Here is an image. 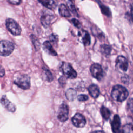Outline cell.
Listing matches in <instances>:
<instances>
[{"label":"cell","instance_id":"obj_1","mask_svg":"<svg viewBox=\"0 0 133 133\" xmlns=\"http://www.w3.org/2000/svg\"><path fill=\"white\" fill-rule=\"evenodd\" d=\"M128 96L127 89L121 85H115L111 91V97L115 101L122 102L127 99Z\"/></svg>","mask_w":133,"mask_h":133},{"label":"cell","instance_id":"obj_2","mask_svg":"<svg viewBox=\"0 0 133 133\" xmlns=\"http://www.w3.org/2000/svg\"><path fill=\"white\" fill-rule=\"evenodd\" d=\"M14 84L20 88L26 90L30 87V77L25 74L17 75L14 81Z\"/></svg>","mask_w":133,"mask_h":133},{"label":"cell","instance_id":"obj_3","mask_svg":"<svg viewBox=\"0 0 133 133\" xmlns=\"http://www.w3.org/2000/svg\"><path fill=\"white\" fill-rule=\"evenodd\" d=\"M15 48L14 44L10 41L3 40L0 41V55L7 56L10 55Z\"/></svg>","mask_w":133,"mask_h":133},{"label":"cell","instance_id":"obj_4","mask_svg":"<svg viewBox=\"0 0 133 133\" xmlns=\"http://www.w3.org/2000/svg\"><path fill=\"white\" fill-rule=\"evenodd\" d=\"M6 26L8 30L14 35H19L21 32V29L18 23L11 18H8L6 20Z\"/></svg>","mask_w":133,"mask_h":133},{"label":"cell","instance_id":"obj_5","mask_svg":"<svg viewBox=\"0 0 133 133\" xmlns=\"http://www.w3.org/2000/svg\"><path fill=\"white\" fill-rule=\"evenodd\" d=\"M60 69L61 72L67 78L73 79L76 77L77 73L76 71L73 68L72 65L67 62H62Z\"/></svg>","mask_w":133,"mask_h":133},{"label":"cell","instance_id":"obj_6","mask_svg":"<svg viewBox=\"0 0 133 133\" xmlns=\"http://www.w3.org/2000/svg\"><path fill=\"white\" fill-rule=\"evenodd\" d=\"M92 76L98 81H101L103 77V72L101 66L98 63L92 64L90 68Z\"/></svg>","mask_w":133,"mask_h":133},{"label":"cell","instance_id":"obj_7","mask_svg":"<svg viewBox=\"0 0 133 133\" xmlns=\"http://www.w3.org/2000/svg\"><path fill=\"white\" fill-rule=\"evenodd\" d=\"M69 107L65 104L62 103L59 107L58 114V119L62 122H65L68 119Z\"/></svg>","mask_w":133,"mask_h":133},{"label":"cell","instance_id":"obj_8","mask_svg":"<svg viewBox=\"0 0 133 133\" xmlns=\"http://www.w3.org/2000/svg\"><path fill=\"white\" fill-rule=\"evenodd\" d=\"M73 125L76 127H83L85 126L86 121L85 117L81 113L75 114L72 118Z\"/></svg>","mask_w":133,"mask_h":133},{"label":"cell","instance_id":"obj_9","mask_svg":"<svg viewBox=\"0 0 133 133\" xmlns=\"http://www.w3.org/2000/svg\"><path fill=\"white\" fill-rule=\"evenodd\" d=\"M116 66L117 69L123 72L126 71L128 66L127 59L123 56H118L116 60Z\"/></svg>","mask_w":133,"mask_h":133},{"label":"cell","instance_id":"obj_10","mask_svg":"<svg viewBox=\"0 0 133 133\" xmlns=\"http://www.w3.org/2000/svg\"><path fill=\"white\" fill-rule=\"evenodd\" d=\"M0 102L2 105L8 111L11 112H14L16 111L15 105L7 99L5 95H3L1 97L0 99Z\"/></svg>","mask_w":133,"mask_h":133},{"label":"cell","instance_id":"obj_11","mask_svg":"<svg viewBox=\"0 0 133 133\" xmlns=\"http://www.w3.org/2000/svg\"><path fill=\"white\" fill-rule=\"evenodd\" d=\"M121 127V119L117 114H115L111 122L112 130L113 132H121L119 130Z\"/></svg>","mask_w":133,"mask_h":133},{"label":"cell","instance_id":"obj_12","mask_svg":"<svg viewBox=\"0 0 133 133\" xmlns=\"http://www.w3.org/2000/svg\"><path fill=\"white\" fill-rule=\"evenodd\" d=\"M44 6L50 9H54L58 5L57 0H38Z\"/></svg>","mask_w":133,"mask_h":133},{"label":"cell","instance_id":"obj_13","mask_svg":"<svg viewBox=\"0 0 133 133\" xmlns=\"http://www.w3.org/2000/svg\"><path fill=\"white\" fill-rule=\"evenodd\" d=\"M90 95L94 98H97L100 95V90L98 86L95 84H91L88 87Z\"/></svg>","mask_w":133,"mask_h":133},{"label":"cell","instance_id":"obj_14","mask_svg":"<svg viewBox=\"0 0 133 133\" xmlns=\"http://www.w3.org/2000/svg\"><path fill=\"white\" fill-rule=\"evenodd\" d=\"M78 35L82 37V43L85 46H88L90 44V36L89 33L85 31L82 30L78 32Z\"/></svg>","mask_w":133,"mask_h":133},{"label":"cell","instance_id":"obj_15","mask_svg":"<svg viewBox=\"0 0 133 133\" xmlns=\"http://www.w3.org/2000/svg\"><path fill=\"white\" fill-rule=\"evenodd\" d=\"M43 48L45 50V51L48 54L52 55V56H57V52L53 48L50 42H49L48 41L44 42L43 44Z\"/></svg>","mask_w":133,"mask_h":133},{"label":"cell","instance_id":"obj_16","mask_svg":"<svg viewBox=\"0 0 133 133\" xmlns=\"http://www.w3.org/2000/svg\"><path fill=\"white\" fill-rule=\"evenodd\" d=\"M53 19H54V16L52 15H49V14L43 15L41 18V23L44 27L47 28L50 25Z\"/></svg>","mask_w":133,"mask_h":133},{"label":"cell","instance_id":"obj_17","mask_svg":"<svg viewBox=\"0 0 133 133\" xmlns=\"http://www.w3.org/2000/svg\"><path fill=\"white\" fill-rule=\"evenodd\" d=\"M59 12L60 15L64 17H70L71 14L67 6L64 4H61L59 7Z\"/></svg>","mask_w":133,"mask_h":133},{"label":"cell","instance_id":"obj_18","mask_svg":"<svg viewBox=\"0 0 133 133\" xmlns=\"http://www.w3.org/2000/svg\"><path fill=\"white\" fill-rule=\"evenodd\" d=\"M111 50H112L111 46L107 44H103L101 45L100 48V51L101 53L105 56H108L110 55L111 54Z\"/></svg>","mask_w":133,"mask_h":133},{"label":"cell","instance_id":"obj_19","mask_svg":"<svg viewBox=\"0 0 133 133\" xmlns=\"http://www.w3.org/2000/svg\"><path fill=\"white\" fill-rule=\"evenodd\" d=\"M76 95V91L73 88H69L65 93L66 98L69 101H73L75 98Z\"/></svg>","mask_w":133,"mask_h":133},{"label":"cell","instance_id":"obj_20","mask_svg":"<svg viewBox=\"0 0 133 133\" xmlns=\"http://www.w3.org/2000/svg\"><path fill=\"white\" fill-rule=\"evenodd\" d=\"M42 75L43 78L48 82H51L53 80L52 74L51 72L48 69H44L43 70Z\"/></svg>","mask_w":133,"mask_h":133},{"label":"cell","instance_id":"obj_21","mask_svg":"<svg viewBox=\"0 0 133 133\" xmlns=\"http://www.w3.org/2000/svg\"><path fill=\"white\" fill-rule=\"evenodd\" d=\"M100 112L102 117L104 119L108 120L109 118L111 115V112L107 108L104 106H102L100 109Z\"/></svg>","mask_w":133,"mask_h":133},{"label":"cell","instance_id":"obj_22","mask_svg":"<svg viewBox=\"0 0 133 133\" xmlns=\"http://www.w3.org/2000/svg\"><path fill=\"white\" fill-rule=\"evenodd\" d=\"M31 40L32 41V43H33L35 49L36 50L39 49V48L40 47V43H39L38 38H37V37H35L33 35H32L31 36Z\"/></svg>","mask_w":133,"mask_h":133},{"label":"cell","instance_id":"obj_23","mask_svg":"<svg viewBox=\"0 0 133 133\" xmlns=\"http://www.w3.org/2000/svg\"><path fill=\"white\" fill-rule=\"evenodd\" d=\"M67 6H68V8L74 14L76 13V10H75V6L74 4H73V3L70 1V0H68L67 1Z\"/></svg>","mask_w":133,"mask_h":133},{"label":"cell","instance_id":"obj_24","mask_svg":"<svg viewBox=\"0 0 133 133\" xmlns=\"http://www.w3.org/2000/svg\"><path fill=\"white\" fill-rule=\"evenodd\" d=\"M101 11L102 12L107 16H110L111 15V11L110 10V9H109V8L105 7V6H101Z\"/></svg>","mask_w":133,"mask_h":133},{"label":"cell","instance_id":"obj_25","mask_svg":"<svg viewBox=\"0 0 133 133\" xmlns=\"http://www.w3.org/2000/svg\"><path fill=\"white\" fill-rule=\"evenodd\" d=\"M132 127L131 124H127V125L125 126L124 127L123 130L122 131L123 132H132Z\"/></svg>","mask_w":133,"mask_h":133},{"label":"cell","instance_id":"obj_26","mask_svg":"<svg viewBox=\"0 0 133 133\" xmlns=\"http://www.w3.org/2000/svg\"><path fill=\"white\" fill-rule=\"evenodd\" d=\"M88 99V97L86 95L81 94L77 96V100L79 101H85Z\"/></svg>","mask_w":133,"mask_h":133},{"label":"cell","instance_id":"obj_27","mask_svg":"<svg viewBox=\"0 0 133 133\" xmlns=\"http://www.w3.org/2000/svg\"><path fill=\"white\" fill-rule=\"evenodd\" d=\"M50 41L52 43H56L58 41V36L57 35L52 33L50 35Z\"/></svg>","mask_w":133,"mask_h":133},{"label":"cell","instance_id":"obj_28","mask_svg":"<svg viewBox=\"0 0 133 133\" xmlns=\"http://www.w3.org/2000/svg\"><path fill=\"white\" fill-rule=\"evenodd\" d=\"M72 21L73 23L74 24V26H75L76 27H77L78 28L81 27V23H80V22H79V21L78 20H76V19H73L72 20Z\"/></svg>","mask_w":133,"mask_h":133},{"label":"cell","instance_id":"obj_29","mask_svg":"<svg viewBox=\"0 0 133 133\" xmlns=\"http://www.w3.org/2000/svg\"><path fill=\"white\" fill-rule=\"evenodd\" d=\"M7 1L11 4L15 5H19L21 1V0H7Z\"/></svg>","mask_w":133,"mask_h":133},{"label":"cell","instance_id":"obj_30","mask_svg":"<svg viewBox=\"0 0 133 133\" xmlns=\"http://www.w3.org/2000/svg\"><path fill=\"white\" fill-rule=\"evenodd\" d=\"M127 107H128V109H129L130 110V112H132V100L131 98H130V99L128 101V102L127 103Z\"/></svg>","mask_w":133,"mask_h":133},{"label":"cell","instance_id":"obj_31","mask_svg":"<svg viewBox=\"0 0 133 133\" xmlns=\"http://www.w3.org/2000/svg\"><path fill=\"white\" fill-rule=\"evenodd\" d=\"M5 70L4 68L0 65V77H2L4 76L5 75Z\"/></svg>","mask_w":133,"mask_h":133}]
</instances>
